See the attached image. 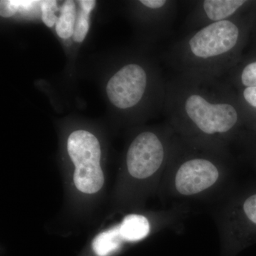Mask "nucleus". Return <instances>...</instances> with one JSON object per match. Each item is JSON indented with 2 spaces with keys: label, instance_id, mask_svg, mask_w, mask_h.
Segmentation results:
<instances>
[{
  "label": "nucleus",
  "instance_id": "1",
  "mask_svg": "<svg viewBox=\"0 0 256 256\" xmlns=\"http://www.w3.org/2000/svg\"><path fill=\"white\" fill-rule=\"evenodd\" d=\"M165 101L170 126L182 139L230 152L240 140L244 114L225 77L176 74L166 88Z\"/></svg>",
  "mask_w": 256,
  "mask_h": 256
},
{
  "label": "nucleus",
  "instance_id": "2",
  "mask_svg": "<svg viewBox=\"0 0 256 256\" xmlns=\"http://www.w3.org/2000/svg\"><path fill=\"white\" fill-rule=\"evenodd\" d=\"M164 174L166 193L174 204L208 200L225 193L233 175V156L178 137Z\"/></svg>",
  "mask_w": 256,
  "mask_h": 256
},
{
  "label": "nucleus",
  "instance_id": "3",
  "mask_svg": "<svg viewBox=\"0 0 256 256\" xmlns=\"http://www.w3.org/2000/svg\"><path fill=\"white\" fill-rule=\"evenodd\" d=\"M245 26L240 15L188 32L172 47L176 74L224 78L240 62Z\"/></svg>",
  "mask_w": 256,
  "mask_h": 256
},
{
  "label": "nucleus",
  "instance_id": "4",
  "mask_svg": "<svg viewBox=\"0 0 256 256\" xmlns=\"http://www.w3.org/2000/svg\"><path fill=\"white\" fill-rule=\"evenodd\" d=\"M178 136L169 126L163 134L151 130L138 133L126 154V170L133 181L146 182L165 172Z\"/></svg>",
  "mask_w": 256,
  "mask_h": 256
},
{
  "label": "nucleus",
  "instance_id": "5",
  "mask_svg": "<svg viewBox=\"0 0 256 256\" xmlns=\"http://www.w3.org/2000/svg\"><path fill=\"white\" fill-rule=\"evenodd\" d=\"M215 216L226 248L233 250L242 246L256 235V191L229 194Z\"/></svg>",
  "mask_w": 256,
  "mask_h": 256
},
{
  "label": "nucleus",
  "instance_id": "6",
  "mask_svg": "<svg viewBox=\"0 0 256 256\" xmlns=\"http://www.w3.org/2000/svg\"><path fill=\"white\" fill-rule=\"evenodd\" d=\"M67 150L75 166L74 182L77 190L88 194L100 191L105 178L100 164V144L97 138L84 130L74 131L68 138Z\"/></svg>",
  "mask_w": 256,
  "mask_h": 256
},
{
  "label": "nucleus",
  "instance_id": "7",
  "mask_svg": "<svg viewBox=\"0 0 256 256\" xmlns=\"http://www.w3.org/2000/svg\"><path fill=\"white\" fill-rule=\"evenodd\" d=\"M146 69L140 64H127L114 74L106 86L109 100L121 110L133 108L140 104L149 84Z\"/></svg>",
  "mask_w": 256,
  "mask_h": 256
},
{
  "label": "nucleus",
  "instance_id": "8",
  "mask_svg": "<svg viewBox=\"0 0 256 256\" xmlns=\"http://www.w3.org/2000/svg\"><path fill=\"white\" fill-rule=\"evenodd\" d=\"M249 3L246 0H202L196 2L186 20V28L192 32L212 24L239 16Z\"/></svg>",
  "mask_w": 256,
  "mask_h": 256
},
{
  "label": "nucleus",
  "instance_id": "9",
  "mask_svg": "<svg viewBox=\"0 0 256 256\" xmlns=\"http://www.w3.org/2000/svg\"><path fill=\"white\" fill-rule=\"evenodd\" d=\"M120 230L124 242H134L148 236L151 230L149 220L142 214H130L120 224Z\"/></svg>",
  "mask_w": 256,
  "mask_h": 256
},
{
  "label": "nucleus",
  "instance_id": "10",
  "mask_svg": "<svg viewBox=\"0 0 256 256\" xmlns=\"http://www.w3.org/2000/svg\"><path fill=\"white\" fill-rule=\"evenodd\" d=\"M225 78L234 89L256 87V60L244 65L237 64Z\"/></svg>",
  "mask_w": 256,
  "mask_h": 256
},
{
  "label": "nucleus",
  "instance_id": "11",
  "mask_svg": "<svg viewBox=\"0 0 256 256\" xmlns=\"http://www.w3.org/2000/svg\"><path fill=\"white\" fill-rule=\"evenodd\" d=\"M124 242L118 225L98 235L92 242V248L96 255L108 256L119 249Z\"/></svg>",
  "mask_w": 256,
  "mask_h": 256
},
{
  "label": "nucleus",
  "instance_id": "12",
  "mask_svg": "<svg viewBox=\"0 0 256 256\" xmlns=\"http://www.w3.org/2000/svg\"><path fill=\"white\" fill-rule=\"evenodd\" d=\"M60 16L56 24V32L62 38H68L74 35L76 22V6L74 1H66L60 10Z\"/></svg>",
  "mask_w": 256,
  "mask_h": 256
},
{
  "label": "nucleus",
  "instance_id": "13",
  "mask_svg": "<svg viewBox=\"0 0 256 256\" xmlns=\"http://www.w3.org/2000/svg\"><path fill=\"white\" fill-rule=\"evenodd\" d=\"M80 4L73 35L74 41L80 43L85 40L89 30V16L94 9L96 2L94 0L78 1Z\"/></svg>",
  "mask_w": 256,
  "mask_h": 256
},
{
  "label": "nucleus",
  "instance_id": "14",
  "mask_svg": "<svg viewBox=\"0 0 256 256\" xmlns=\"http://www.w3.org/2000/svg\"><path fill=\"white\" fill-rule=\"evenodd\" d=\"M42 18L44 23L48 28H52L56 24L58 18L56 15V12L58 11L57 8L56 1H43L42 2Z\"/></svg>",
  "mask_w": 256,
  "mask_h": 256
},
{
  "label": "nucleus",
  "instance_id": "15",
  "mask_svg": "<svg viewBox=\"0 0 256 256\" xmlns=\"http://www.w3.org/2000/svg\"><path fill=\"white\" fill-rule=\"evenodd\" d=\"M238 90L236 95L240 109L247 106L256 110V87L244 88Z\"/></svg>",
  "mask_w": 256,
  "mask_h": 256
},
{
  "label": "nucleus",
  "instance_id": "16",
  "mask_svg": "<svg viewBox=\"0 0 256 256\" xmlns=\"http://www.w3.org/2000/svg\"><path fill=\"white\" fill-rule=\"evenodd\" d=\"M0 6V15L5 18L13 16L20 9V1H1Z\"/></svg>",
  "mask_w": 256,
  "mask_h": 256
}]
</instances>
